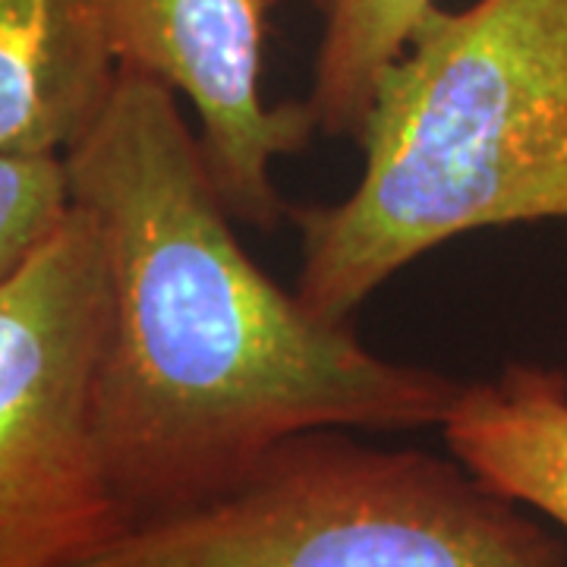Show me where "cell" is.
<instances>
[{"instance_id": "cell-1", "label": "cell", "mask_w": 567, "mask_h": 567, "mask_svg": "<svg viewBox=\"0 0 567 567\" xmlns=\"http://www.w3.org/2000/svg\"><path fill=\"white\" fill-rule=\"evenodd\" d=\"M63 162L107 268L92 432L126 527L221 495L312 429L445 423L464 382L369 350L256 265L167 85L121 66Z\"/></svg>"}, {"instance_id": "cell-2", "label": "cell", "mask_w": 567, "mask_h": 567, "mask_svg": "<svg viewBox=\"0 0 567 567\" xmlns=\"http://www.w3.org/2000/svg\"><path fill=\"white\" fill-rule=\"evenodd\" d=\"M341 203L287 208L328 322L473 230L567 218V0L435 7L375 89Z\"/></svg>"}, {"instance_id": "cell-3", "label": "cell", "mask_w": 567, "mask_h": 567, "mask_svg": "<svg viewBox=\"0 0 567 567\" xmlns=\"http://www.w3.org/2000/svg\"><path fill=\"white\" fill-rule=\"evenodd\" d=\"M70 567H567V548L454 454L312 429Z\"/></svg>"}, {"instance_id": "cell-4", "label": "cell", "mask_w": 567, "mask_h": 567, "mask_svg": "<svg viewBox=\"0 0 567 567\" xmlns=\"http://www.w3.org/2000/svg\"><path fill=\"white\" fill-rule=\"evenodd\" d=\"M107 268L80 205L0 284V567H70L126 529L92 432Z\"/></svg>"}, {"instance_id": "cell-5", "label": "cell", "mask_w": 567, "mask_h": 567, "mask_svg": "<svg viewBox=\"0 0 567 567\" xmlns=\"http://www.w3.org/2000/svg\"><path fill=\"white\" fill-rule=\"evenodd\" d=\"M271 0H104L121 66L196 111L199 148L234 221L275 230L287 215L271 164L319 133L303 102L262 92Z\"/></svg>"}, {"instance_id": "cell-6", "label": "cell", "mask_w": 567, "mask_h": 567, "mask_svg": "<svg viewBox=\"0 0 567 567\" xmlns=\"http://www.w3.org/2000/svg\"><path fill=\"white\" fill-rule=\"evenodd\" d=\"M104 0H0V155H66L114 95Z\"/></svg>"}, {"instance_id": "cell-7", "label": "cell", "mask_w": 567, "mask_h": 567, "mask_svg": "<svg viewBox=\"0 0 567 567\" xmlns=\"http://www.w3.org/2000/svg\"><path fill=\"white\" fill-rule=\"evenodd\" d=\"M442 429L447 451L511 502L567 529V375L505 363L466 382Z\"/></svg>"}, {"instance_id": "cell-8", "label": "cell", "mask_w": 567, "mask_h": 567, "mask_svg": "<svg viewBox=\"0 0 567 567\" xmlns=\"http://www.w3.org/2000/svg\"><path fill=\"white\" fill-rule=\"evenodd\" d=\"M322 20L306 104L322 136L357 140L375 89L439 0H312Z\"/></svg>"}, {"instance_id": "cell-9", "label": "cell", "mask_w": 567, "mask_h": 567, "mask_svg": "<svg viewBox=\"0 0 567 567\" xmlns=\"http://www.w3.org/2000/svg\"><path fill=\"white\" fill-rule=\"evenodd\" d=\"M70 208L61 155H0V284L51 240Z\"/></svg>"}]
</instances>
